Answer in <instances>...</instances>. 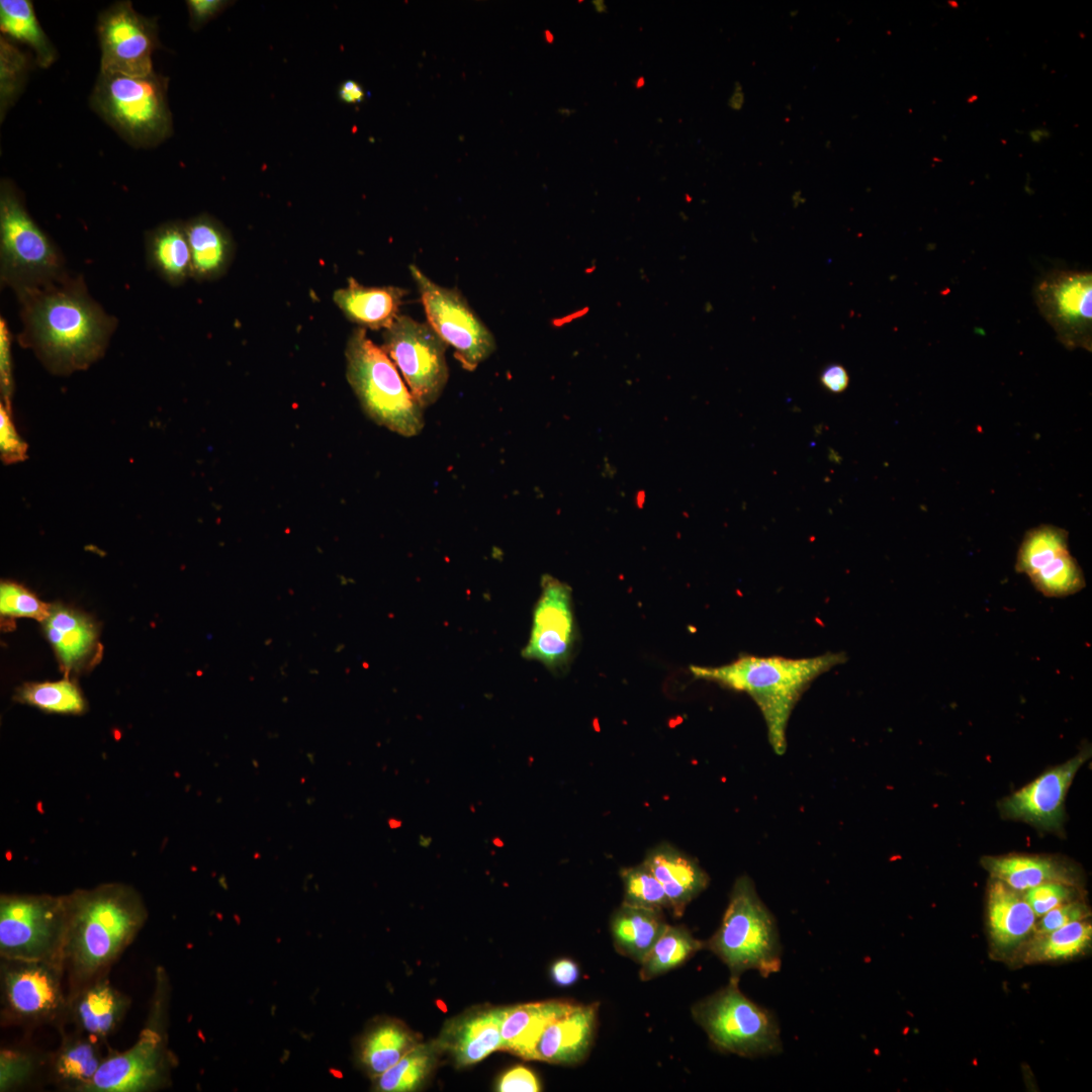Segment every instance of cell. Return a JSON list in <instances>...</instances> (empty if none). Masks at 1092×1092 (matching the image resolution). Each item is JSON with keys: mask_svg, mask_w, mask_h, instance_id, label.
Listing matches in <instances>:
<instances>
[{"mask_svg": "<svg viewBox=\"0 0 1092 1092\" xmlns=\"http://www.w3.org/2000/svg\"><path fill=\"white\" fill-rule=\"evenodd\" d=\"M65 899L64 964L72 990L108 971L143 928L147 912L139 897L121 886H104Z\"/></svg>", "mask_w": 1092, "mask_h": 1092, "instance_id": "obj_2", "label": "cell"}, {"mask_svg": "<svg viewBox=\"0 0 1092 1092\" xmlns=\"http://www.w3.org/2000/svg\"><path fill=\"white\" fill-rule=\"evenodd\" d=\"M1034 299L1040 313L1065 347L1091 351V272L1052 271L1036 284Z\"/></svg>", "mask_w": 1092, "mask_h": 1092, "instance_id": "obj_14", "label": "cell"}, {"mask_svg": "<svg viewBox=\"0 0 1092 1092\" xmlns=\"http://www.w3.org/2000/svg\"><path fill=\"white\" fill-rule=\"evenodd\" d=\"M1089 909L1081 902L1071 901L1064 903L1043 914L1035 923L1034 934H1045L1059 929L1071 922L1088 918Z\"/></svg>", "mask_w": 1092, "mask_h": 1092, "instance_id": "obj_45", "label": "cell"}, {"mask_svg": "<svg viewBox=\"0 0 1092 1092\" xmlns=\"http://www.w3.org/2000/svg\"><path fill=\"white\" fill-rule=\"evenodd\" d=\"M417 1044L414 1034L403 1025L383 1023L365 1038L361 1058L368 1071L378 1077Z\"/></svg>", "mask_w": 1092, "mask_h": 1092, "instance_id": "obj_34", "label": "cell"}, {"mask_svg": "<svg viewBox=\"0 0 1092 1092\" xmlns=\"http://www.w3.org/2000/svg\"><path fill=\"white\" fill-rule=\"evenodd\" d=\"M67 930L65 898L2 896L0 956L63 966Z\"/></svg>", "mask_w": 1092, "mask_h": 1092, "instance_id": "obj_9", "label": "cell"}, {"mask_svg": "<svg viewBox=\"0 0 1092 1092\" xmlns=\"http://www.w3.org/2000/svg\"><path fill=\"white\" fill-rule=\"evenodd\" d=\"M129 1006L130 998L103 975L71 990L67 1018L77 1031L102 1041L117 1029Z\"/></svg>", "mask_w": 1092, "mask_h": 1092, "instance_id": "obj_18", "label": "cell"}, {"mask_svg": "<svg viewBox=\"0 0 1092 1092\" xmlns=\"http://www.w3.org/2000/svg\"><path fill=\"white\" fill-rule=\"evenodd\" d=\"M596 1020V1004L576 1005L545 1027L530 1060L564 1065L581 1062L590 1049Z\"/></svg>", "mask_w": 1092, "mask_h": 1092, "instance_id": "obj_19", "label": "cell"}, {"mask_svg": "<svg viewBox=\"0 0 1092 1092\" xmlns=\"http://www.w3.org/2000/svg\"><path fill=\"white\" fill-rule=\"evenodd\" d=\"M157 983L152 1008L136 1041L104 1057L85 1092H152L169 1082L171 1055L165 1031V992Z\"/></svg>", "mask_w": 1092, "mask_h": 1092, "instance_id": "obj_10", "label": "cell"}, {"mask_svg": "<svg viewBox=\"0 0 1092 1092\" xmlns=\"http://www.w3.org/2000/svg\"><path fill=\"white\" fill-rule=\"evenodd\" d=\"M447 344L429 326L399 314L383 333V350L425 408L441 396L448 378Z\"/></svg>", "mask_w": 1092, "mask_h": 1092, "instance_id": "obj_12", "label": "cell"}, {"mask_svg": "<svg viewBox=\"0 0 1092 1092\" xmlns=\"http://www.w3.org/2000/svg\"><path fill=\"white\" fill-rule=\"evenodd\" d=\"M405 290L395 286L370 287L349 278L334 293V301L351 321L371 330L388 329L397 318Z\"/></svg>", "mask_w": 1092, "mask_h": 1092, "instance_id": "obj_24", "label": "cell"}, {"mask_svg": "<svg viewBox=\"0 0 1092 1092\" xmlns=\"http://www.w3.org/2000/svg\"><path fill=\"white\" fill-rule=\"evenodd\" d=\"M401 824H402V822L399 821V820H396V819L395 820L394 819L389 820V826L391 828H398V827L401 826Z\"/></svg>", "mask_w": 1092, "mask_h": 1092, "instance_id": "obj_56", "label": "cell"}, {"mask_svg": "<svg viewBox=\"0 0 1092 1092\" xmlns=\"http://www.w3.org/2000/svg\"><path fill=\"white\" fill-rule=\"evenodd\" d=\"M435 1046L417 1044L396 1064L377 1077L376 1088L384 1092L415 1091L432 1071Z\"/></svg>", "mask_w": 1092, "mask_h": 1092, "instance_id": "obj_36", "label": "cell"}, {"mask_svg": "<svg viewBox=\"0 0 1092 1092\" xmlns=\"http://www.w3.org/2000/svg\"><path fill=\"white\" fill-rule=\"evenodd\" d=\"M705 947L684 926L666 925L640 963V978L648 981L673 970Z\"/></svg>", "mask_w": 1092, "mask_h": 1092, "instance_id": "obj_32", "label": "cell"}, {"mask_svg": "<svg viewBox=\"0 0 1092 1092\" xmlns=\"http://www.w3.org/2000/svg\"><path fill=\"white\" fill-rule=\"evenodd\" d=\"M101 48L100 73L149 76L158 47L156 22L138 13L130 2H118L103 11L97 24Z\"/></svg>", "mask_w": 1092, "mask_h": 1092, "instance_id": "obj_15", "label": "cell"}, {"mask_svg": "<svg viewBox=\"0 0 1092 1092\" xmlns=\"http://www.w3.org/2000/svg\"><path fill=\"white\" fill-rule=\"evenodd\" d=\"M577 1004L547 1000L504 1007L500 1024L502 1050L530 1060L545 1027L570 1012Z\"/></svg>", "mask_w": 1092, "mask_h": 1092, "instance_id": "obj_23", "label": "cell"}, {"mask_svg": "<svg viewBox=\"0 0 1092 1092\" xmlns=\"http://www.w3.org/2000/svg\"><path fill=\"white\" fill-rule=\"evenodd\" d=\"M821 384L831 392H842L848 385L849 377L841 365L828 366L820 376Z\"/></svg>", "mask_w": 1092, "mask_h": 1092, "instance_id": "obj_49", "label": "cell"}, {"mask_svg": "<svg viewBox=\"0 0 1092 1092\" xmlns=\"http://www.w3.org/2000/svg\"><path fill=\"white\" fill-rule=\"evenodd\" d=\"M429 326L447 344L466 370H474L496 348L495 339L471 308L464 296L454 288L435 283L416 265L410 266Z\"/></svg>", "mask_w": 1092, "mask_h": 1092, "instance_id": "obj_11", "label": "cell"}, {"mask_svg": "<svg viewBox=\"0 0 1092 1092\" xmlns=\"http://www.w3.org/2000/svg\"><path fill=\"white\" fill-rule=\"evenodd\" d=\"M643 862L663 887L675 916H680L709 884V877L699 863L669 844L653 848Z\"/></svg>", "mask_w": 1092, "mask_h": 1092, "instance_id": "obj_22", "label": "cell"}, {"mask_svg": "<svg viewBox=\"0 0 1092 1092\" xmlns=\"http://www.w3.org/2000/svg\"><path fill=\"white\" fill-rule=\"evenodd\" d=\"M28 70L26 56L6 37L0 39V116H5L24 85Z\"/></svg>", "mask_w": 1092, "mask_h": 1092, "instance_id": "obj_40", "label": "cell"}, {"mask_svg": "<svg viewBox=\"0 0 1092 1092\" xmlns=\"http://www.w3.org/2000/svg\"><path fill=\"white\" fill-rule=\"evenodd\" d=\"M167 88V78L155 73L144 77L100 73L91 103L127 142L152 147L173 131Z\"/></svg>", "mask_w": 1092, "mask_h": 1092, "instance_id": "obj_7", "label": "cell"}, {"mask_svg": "<svg viewBox=\"0 0 1092 1092\" xmlns=\"http://www.w3.org/2000/svg\"><path fill=\"white\" fill-rule=\"evenodd\" d=\"M36 1068L34 1057L26 1052L2 1049L0 1053V1091L21 1086Z\"/></svg>", "mask_w": 1092, "mask_h": 1092, "instance_id": "obj_42", "label": "cell"}, {"mask_svg": "<svg viewBox=\"0 0 1092 1092\" xmlns=\"http://www.w3.org/2000/svg\"><path fill=\"white\" fill-rule=\"evenodd\" d=\"M151 269L171 285L191 277V253L184 222L168 221L149 231L145 238Z\"/></svg>", "mask_w": 1092, "mask_h": 1092, "instance_id": "obj_27", "label": "cell"}, {"mask_svg": "<svg viewBox=\"0 0 1092 1092\" xmlns=\"http://www.w3.org/2000/svg\"><path fill=\"white\" fill-rule=\"evenodd\" d=\"M1092 941V926L1086 919L1071 922L1045 934H1035L1025 948V963L1072 959L1086 950Z\"/></svg>", "mask_w": 1092, "mask_h": 1092, "instance_id": "obj_33", "label": "cell"}, {"mask_svg": "<svg viewBox=\"0 0 1092 1092\" xmlns=\"http://www.w3.org/2000/svg\"><path fill=\"white\" fill-rule=\"evenodd\" d=\"M16 295L22 321L18 341L50 372L68 375L102 357L117 321L91 297L81 277L68 274Z\"/></svg>", "mask_w": 1092, "mask_h": 1092, "instance_id": "obj_1", "label": "cell"}, {"mask_svg": "<svg viewBox=\"0 0 1092 1092\" xmlns=\"http://www.w3.org/2000/svg\"><path fill=\"white\" fill-rule=\"evenodd\" d=\"M621 878L624 888L623 903L657 910L670 909L663 887L644 862L623 869Z\"/></svg>", "mask_w": 1092, "mask_h": 1092, "instance_id": "obj_39", "label": "cell"}, {"mask_svg": "<svg viewBox=\"0 0 1092 1092\" xmlns=\"http://www.w3.org/2000/svg\"><path fill=\"white\" fill-rule=\"evenodd\" d=\"M1089 756L1090 749L1086 748L1005 798L1000 803L1002 815L1041 829L1060 828L1064 820L1067 792L1078 769Z\"/></svg>", "mask_w": 1092, "mask_h": 1092, "instance_id": "obj_17", "label": "cell"}, {"mask_svg": "<svg viewBox=\"0 0 1092 1092\" xmlns=\"http://www.w3.org/2000/svg\"><path fill=\"white\" fill-rule=\"evenodd\" d=\"M593 4H594L597 12L605 13L607 11V6H606V4H605V2L603 0L593 1Z\"/></svg>", "mask_w": 1092, "mask_h": 1092, "instance_id": "obj_54", "label": "cell"}, {"mask_svg": "<svg viewBox=\"0 0 1092 1092\" xmlns=\"http://www.w3.org/2000/svg\"><path fill=\"white\" fill-rule=\"evenodd\" d=\"M346 376L364 413L377 425L403 437L419 435L425 426L424 408L402 381L398 369L364 328L350 336Z\"/></svg>", "mask_w": 1092, "mask_h": 1092, "instance_id": "obj_4", "label": "cell"}, {"mask_svg": "<svg viewBox=\"0 0 1092 1092\" xmlns=\"http://www.w3.org/2000/svg\"><path fill=\"white\" fill-rule=\"evenodd\" d=\"M544 34H545V38H546L547 42L552 43L553 40H554V36H553L552 32L550 30H545Z\"/></svg>", "mask_w": 1092, "mask_h": 1092, "instance_id": "obj_57", "label": "cell"}, {"mask_svg": "<svg viewBox=\"0 0 1092 1092\" xmlns=\"http://www.w3.org/2000/svg\"><path fill=\"white\" fill-rule=\"evenodd\" d=\"M696 1022L720 1051L746 1058L779 1054L780 1028L767 1009L744 996L738 980L697 1002L692 1008Z\"/></svg>", "mask_w": 1092, "mask_h": 1092, "instance_id": "obj_8", "label": "cell"}, {"mask_svg": "<svg viewBox=\"0 0 1092 1092\" xmlns=\"http://www.w3.org/2000/svg\"><path fill=\"white\" fill-rule=\"evenodd\" d=\"M1070 552L1068 532L1053 525L1029 529L1019 546L1015 570L1027 576L1055 558Z\"/></svg>", "mask_w": 1092, "mask_h": 1092, "instance_id": "obj_35", "label": "cell"}, {"mask_svg": "<svg viewBox=\"0 0 1092 1092\" xmlns=\"http://www.w3.org/2000/svg\"><path fill=\"white\" fill-rule=\"evenodd\" d=\"M553 981L561 986H569L576 982L579 971L577 965L569 959L556 961L551 968Z\"/></svg>", "mask_w": 1092, "mask_h": 1092, "instance_id": "obj_50", "label": "cell"}, {"mask_svg": "<svg viewBox=\"0 0 1092 1092\" xmlns=\"http://www.w3.org/2000/svg\"><path fill=\"white\" fill-rule=\"evenodd\" d=\"M184 228L191 253V277L203 281L222 275L234 249L229 231L208 214L190 218Z\"/></svg>", "mask_w": 1092, "mask_h": 1092, "instance_id": "obj_25", "label": "cell"}, {"mask_svg": "<svg viewBox=\"0 0 1092 1092\" xmlns=\"http://www.w3.org/2000/svg\"><path fill=\"white\" fill-rule=\"evenodd\" d=\"M495 1090L499 1092H537L541 1090V1085L530 1069L525 1066H515L499 1077Z\"/></svg>", "mask_w": 1092, "mask_h": 1092, "instance_id": "obj_47", "label": "cell"}, {"mask_svg": "<svg viewBox=\"0 0 1092 1092\" xmlns=\"http://www.w3.org/2000/svg\"><path fill=\"white\" fill-rule=\"evenodd\" d=\"M12 336L6 321L0 318V390L3 403L11 411V397L13 394V367L11 354Z\"/></svg>", "mask_w": 1092, "mask_h": 1092, "instance_id": "obj_46", "label": "cell"}, {"mask_svg": "<svg viewBox=\"0 0 1092 1092\" xmlns=\"http://www.w3.org/2000/svg\"><path fill=\"white\" fill-rule=\"evenodd\" d=\"M576 641L571 587L550 574L541 578L529 640L522 656L560 671L569 663Z\"/></svg>", "mask_w": 1092, "mask_h": 1092, "instance_id": "obj_16", "label": "cell"}, {"mask_svg": "<svg viewBox=\"0 0 1092 1092\" xmlns=\"http://www.w3.org/2000/svg\"><path fill=\"white\" fill-rule=\"evenodd\" d=\"M0 28L5 35L29 46L40 67L47 68L56 60V50L39 25L30 1L1 0Z\"/></svg>", "mask_w": 1092, "mask_h": 1092, "instance_id": "obj_31", "label": "cell"}, {"mask_svg": "<svg viewBox=\"0 0 1092 1092\" xmlns=\"http://www.w3.org/2000/svg\"><path fill=\"white\" fill-rule=\"evenodd\" d=\"M492 843H493V844H494L495 846H498V847H500V846H503V845H504V843H503L502 839H500V838H498V837H495V838H493V839H492Z\"/></svg>", "mask_w": 1092, "mask_h": 1092, "instance_id": "obj_58", "label": "cell"}, {"mask_svg": "<svg viewBox=\"0 0 1092 1092\" xmlns=\"http://www.w3.org/2000/svg\"><path fill=\"white\" fill-rule=\"evenodd\" d=\"M21 701L56 713H80L84 701L78 689L69 680L29 684L19 692Z\"/></svg>", "mask_w": 1092, "mask_h": 1092, "instance_id": "obj_38", "label": "cell"}, {"mask_svg": "<svg viewBox=\"0 0 1092 1092\" xmlns=\"http://www.w3.org/2000/svg\"><path fill=\"white\" fill-rule=\"evenodd\" d=\"M644 85H645V79H644L643 76H641L636 80L635 87L638 89V88H642Z\"/></svg>", "mask_w": 1092, "mask_h": 1092, "instance_id": "obj_55", "label": "cell"}, {"mask_svg": "<svg viewBox=\"0 0 1092 1092\" xmlns=\"http://www.w3.org/2000/svg\"><path fill=\"white\" fill-rule=\"evenodd\" d=\"M1028 577L1036 590L1050 598L1071 596L1086 586L1083 570L1070 552L1055 558Z\"/></svg>", "mask_w": 1092, "mask_h": 1092, "instance_id": "obj_37", "label": "cell"}, {"mask_svg": "<svg viewBox=\"0 0 1092 1092\" xmlns=\"http://www.w3.org/2000/svg\"><path fill=\"white\" fill-rule=\"evenodd\" d=\"M190 26L198 29L220 14L233 2L224 0H188Z\"/></svg>", "mask_w": 1092, "mask_h": 1092, "instance_id": "obj_48", "label": "cell"}, {"mask_svg": "<svg viewBox=\"0 0 1092 1092\" xmlns=\"http://www.w3.org/2000/svg\"><path fill=\"white\" fill-rule=\"evenodd\" d=\"M738 980L748 970L762 977L778 973L782 946L774 916L747 876L738 878L718 930L705 942Z\"/></svg>", "mask_w": 1092, "mask_h": 1092, "instance_id": "obj_5", "label": "cell"}, {"mask_svg": "<svg viewBox=\"0 0 1092 1092\" xmlns=\"http://www.w3.org/2000/svg\"><path fill=\"white\" fill-rule=\"evenodd\" d=\"M100 1043L79 1031L64 1035L51 1059L53 1080L61 1088L85 1092L104 1059Z\"/></svg>", "mask_w": 1092, "mask_h": 1092, "instance_id": "obj_26", "label": "cell"}, {"mask_svg": "<svg viewBox=\"0 0 1092 1092\" xmlns=\"http://www.w3.org/2000/svg\"><path fill=\"white\" fill-rule=\"evenodd\" d=\"M845 660L842 652L806 658L746 654L720 666L692 665L691 672L697 678L748 694L760 709L771 747L783 754L788 722L798 700L816 677Z\"/></svg>", "mask_w": 1092, "mask_h": 1092, "instance_id": "obj_3", "label": "cell"}, {"mask_svg": "<svg viewBox=\"0 0 1092 1092\" xmlns=\"http://www.w3.org/2000/svg\"><path fill=\"white\" fill-rule=\"evenodd\" d=\"M993 879L999 880L1018 892L1035 886L1057 882L1072 885L1074 877L1062 862L1043 856L1012 854L989 856L982 860Z\"/></svg>", "mask_w": 1092, "mask_h": 1092, "instance_id": "obj_28", "label": "cell"}, {"mask_svg": "<svg viewBox=\"0 0 1092 1092\" xmlns=\"http://www.w3.org/2000/svg\"><path fill=\"white\" fill-rule=\"evenodd\" d=\"M12 412L0 404V454L5 464L26 459L27 445L18 435L12 421Z\"/></svg>", "mask_w": 1092, "mask_h": 1092, "instance_id": "obj_44", "label": "cell"}, {"mask_svg": "<svg viewBox=\"0 0 1092 1092\" xmlns=\"http://www.w3.org/2000/svg\"><path fill=\"white\" fill-rule=\"evenodd\" d=\"M366 92L363 86L355 80H346L338 89L339 99L347 104L360 103L365 99Z\"/></svg>", "mask_w": 1092, "mask_h": 1092, "instance_id": "obj_51", "label": "cell"}, {"mask_svg": "<svg viewBox=\"0 0 1092 1092\" xmlns=\"http://www.w3.org/2000/svg\"><path fill=\"white\" fill-rule=\"evenodd\" d=\"M68 275L65 259L27 212L14 185H0V280L15 293Z\"/></svg>", "mask_w": 1092, "mask_h": 1092, "instance_id": "obj_6", "label": "cell"}, {"mask_svg": "<svg viewBox=\"0 0 1092 1092\" xmlns=\"http://www.w3.org/2000/svg\"><path fill=\"white\" fill-rule=\"evenodd\" d=\"M666 925L661 910L623 903L611 919L614 945L640 964Z\"/></svg>", "mask_w": 1092, "mask_h": 1092, "instance_id": "obj_29", "label": "cell"}, {"mask_svg": "<svg viewBox=\"0 0 1092 1092\" xmlns=\"http://www.w3.org/2000/svg\"><path fill=\"white\" fill-rule=\"evenodd\" d=\"M504 1008H489L459 1017L443 1031L440 1048L450 1052L459 1067L476 1064L502 1049Z\"/></svg>", "mask_w": 1092, "mask_h": 1092, "instance_id": "obj_20", "label": "cell"}, {"mask_svg": "<svg viewBox=\"0 0 1092 1092\" xmlns=\"http://www.w3.org/2000/svg\"><path fill=\"white\" fill-rule=\"evenodd\" d=\"M987 919L993 946L1008 951L1034 931L1036 916L1021 892L993 879L988 888Z\"/></svg>", "mask_w": 1092, "mask_h": 1092, "instance_id": "obj_21", "label": "cell"}, {"mask_svg": "<svg viewBox=\"0 0 1092 1092\" xmlns=\"http://www.w3.org/2000/svg\"><path fill=\"white\" fill-rule=\"evenodd\" d=\"M433 843V837L429 835L421 834L418 838V844L423 848H428Z\"/></svg>", "mask_w": 1092, "mask_h": 1092, "instance_id": "obj_53", "label": "cell"}, {"mask_svg": "<svg viewBox=\"0 0 1092 1092\" xmlns=\"http://www.w3.org/2000/svg\"><path fill=\"white\" fill-rule=\"evenodd\" d=\"M65 968L40 961L1 959V1017L17 1024L59 1023L67 1018Z\"/></svg>", "mask_w": 1092, "mask_h": 1092, "instance_id": "obj_13", "label": "cell"}, {"mask_svg": "<svg viewBox=\"0 0 1092 1092\" xmlns=\"http://www.w3.org/2000/svg\"><path fill=\"white\" fill-rule=\"evenodd\" d=\"M1075 896L1072 885L1064 883H1044L1025 891L1024 899L1031 907L1036 918L1064 903L1071 902Z\"/></svg>", "mask_w": 1092, "mask_h": 1092, "instance_id": "obj_43", "label": "cell"}, {"mask_svg": "<svg viewBox=\"0 0 1092 1092\" xmlns=\"http://www.w3.org/2000/svg\"><path fill=\"white\" fill-rule=\"evenodd\" d=\"M745 101V94L743 92L742 85L739 82H735L733 92L728 99V106L732 110H740Z\"/></svg>", "mask_w": 1092, "mask_h": 1092, "instance_id": "obj_52", "label": "cell"}, {"mask_svg": "<svg viewBox=\"0 0 1092 1092\" xmlns=\"http://www.w3.org/2000/svg\"><path fill=\"white\" fill-rule=\"evenodd\" d=\"M44 623L47 637L65 667L76 666L92 651L96 634L84 616L64 607H54Z\"/></svg>", "mask_w": 1092, "mask_h": 1092, "instance_id": "obj_30", "label": "cell"}, {"mask_svg": "<svg viewBox=\"0 0 1092 1092\" xmlns=\"http://www.w3.org/2000/svg\"><path fill=\"white\" fill-rule=\"evenodd\" d=\"M51 609L26 588L13 582H2L0 587V612L3 616L27 617L46 621Z\"/></svg>", "mask_w": 1092, "mask_h": 1092, "instance_id": "obj_41", "label": "cell"}]
</instances>
